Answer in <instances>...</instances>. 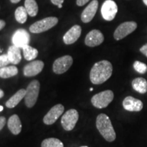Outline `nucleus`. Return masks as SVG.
<instances>
[{
  "instance_id": "c756f323",
  "label": "nucleus",
  "mask_w": 147,
  "mask_h": 147,
  "mask_svg": "<svg viewBox=\"0 0 147 147\" xmlns=\"http://www.w3.org/2000/svg\"><path fill=\"white\" fill-rule=\"evenodd\" d=\"M89 0H76V4L78 6H82V5H85Z\"/></svg>"
},
{
  "instance_id": "aec40b11",
  "label": "nucleus",
  "mask_w": 147,
  "mask_h": 147,
  "mask_svg": "<svg viewBox=\"0 0 147 147\" xmlns=\"http://www.w3.org/2000/svg\"><path fill=\"white\" fill-rule=\"evenodd\" d=\"M133 89L141 94H144L147 91V81L143 78H136L134 79L131 82Z\"/></svg>"
},
{
  "instance_id": "2eb2a0df",
  "label": "nucleus",
  "mask_w": 147,
  "mask_h": 147,
  "mask_svg": "<svg viewBox=\"0 0 147 147\" xmlns=\"http://www.w3.org/2000/svg\"><path fill=\"white\" fill-rule=\"evenodd\" d=\"M97 8H98V1L97 0H93L81 14V20L84 23H89L92 21L96 14Z\"/></svg>"
},
{
  "instance_id": "4468645a",
  "label": "nucleus",
  "mask_w": 147,
  "mask_h": 147,
  "mask_svg": "<svg viewBox=\"0 0 147 147\" xmlns=\"http://www.w3.org/2000/svg\"><path fill=\"white\" fill-rule=\"evenodd\" d=\"M123 106L124 109L130 112H139L143 108V103L138 99L134 97L127 96L123 101Z\"/></svg>"
},
{
  "instance_id": "b1692460",
  "label": "nucleus",
  "mask_w": 147,
  "mask_h": 147,
  "mask_svg": "<svg viewBox=\"0 0 147 147\" xmlns=\"http://www.w3.org/2000/svg\"><path fill=\"white\" fill-rule=\"evenodd\" d=\"M27 12L25 7L20 6L16 8L15 11V18L16 21L19 23L23 24L25 23L27 19Z\"/></svg>"
},
{
  "instance_id": "9d476101",
  "label": "nucleus",
  "mask_w": 147,
  "mask_h": 147,
  "mask_svg": "<svg viewBox=\"0 0 147 147\" xmlns=\"http://www.w3.org/2000/svg\"><path fill=\"white\" fill-rule=\"evenodd\" d=\"M12 40L13 45L20 49H23L25 46L29 45L30 42V36L25 29H19L14 32Z\"/></svg>"
},
{
  "instance_id": "20e7f679",
  "label": "nucleus",
  "mask_w": 147,
  "mask_h": 147,
  "mask_svg": "<svg viewBox=\"0 0 147 147\" xmlns=\"http://www.w3.org/2000/svg\"><path fill=\"white\" fill-rule=\"evenodd\" d=\"M40 84L38 80H34L29 84L25 96V105L28 108H32L38 100Z\"/></svg>"
},
{
  "instance_id": "6e6552de",
  "label": "nucleus",
  "mask_w": 147,
  "mask_h": 147,
  "mask_svg": "<svg viewBox=\"0 0 147 147\" xmlns=\"http://www.w3.org/2000/svg\"><path fill=\"white\" fill-rule=\"evenodd\" d=\"M73 63V59L69 55H65L55 61L53 65V71L57 74L65 73Z\"/></svg>"
},
{
  "instance_id": "7ed1b4c3",
  "label": "nucleus",
  "mask_w": 147,
  "mask_h": 147,
  "mask_svg": "<svg viewBox=\"0 0 147 147\" xmlns=\"http://www.w3.org/2000/svg\"><path fill=\"white\" fill-rule=\"evenodd\" d=\"M114 93L110 90H106L97 93L91 98V103L94 107L102 109L106 108L113 102Z\"/></svg>"
},
{
  "instance_id": "9b49d317",
  "label": "nucleus",
  "mask_w": 147,
  "mask_h": 147,
  "mask_svg": "<svg viewBox=\"0 0 147 147\" xmlns=\"http://www.w3.org/2000/svg\"><path fill=\"white\" fill-rule=\"evenodd\" d=\"M64 107L62 104H57L49 110V113L45 116L43 121L45 124L50 125L56 122L62 114L63 113Z\"/></svg>"
},
{
  "instance_id": "c9c22d12",
  "label": "nucleus",
  "mask_w": 147,
  "mask_h": 147,
  "mask_svg": "<svg viewBox=\"0 0 147 147\" xmlns=\"http://www.w3.org/2000/svg\"><path fill=\"white\" fill-rule=\"evenodd\" d=\"M3 110V107L2 106H0V112H1Z\"/></svg>"
},
{
  "instance_id": "58836bf2",
  "label": "nucleus",
  "mask_w": 147,
  "mask_h": 147,
  "mask_svg": "<svg viewBox=\"0 0 147 147\" xmlns=\"http://www.w3.org/2000/svg\"><path fill=\"white\" fill-rule=\"evenodd\" d=\"M81 147H88V146H81Z\"/></svg>"
},
{
  "instance_id": "bb28decb",
  "label": "nucleus",
  "mask_w": 147,
  "mask_h": 147,
  "mask_svg": "<svg viewBox=\"0 0 147 147\" xmlns=\"http://www.w3.org/2000/svg\"><path fill=\"white\" fill-rule=\"evenodd\" d=\"M9 63H10V62L8 59V55H2L0 56V68L5 67Z\"/></svg>"
},
{
  "instance_id": "ddd939ff",
  "label": "nucleus",
  "mask_w": 147,
  "mask_h": 147,
  "mask_svg": "<svg viewBox=\"0 0 147 147\" xmlns=\"http://www.w3.org/2000/svg\"><path fill=\"white\" fill-rule=\"evenodd\" d=\"M44 66L45 64L42 61H34L24 67L23 74L27 77L36 76L42 71Z\"/></svg>"
},
{
  "instance_id": "e433bc0d",
  "label": "nucleus",
  "mask_w": 147,
  "mask_h": 147,
  "mask_svg": "<svg viewBox=\"0 0 147 147\" xmlns=\"http://www.w3.org/2000/svg\"><path fill=\"white\" fill-rule=\"evenodd\" d=\"M57 6H58V8H62V6H63V5H62V4H59V5H58Z\"/></svg>"
},
{
  "instance_id": "c85d7f7f",
  "label": "nucleus",
  "mask_w": 147,
  "mask_h": 147,
  "mask_svg": "<svg viewBox=\"0 0 147 147\" xmlns=\"http://www.w3.org/2000/svg\"><path fill=\"white\" fill-rule=\"evenodd\" d=\"M140 52L142 53L143 55H144L147 57V44L144 45V46H142V47L140 48Z\"/></svg>"
},
{
  "instance_id": "39448f33",
  "label": "nucleus",
  "mask_w": 147,
  "mask_h": 147,
  "mask_svg": "<svg viewBox=\"0 0 147 147\" xmlns=\"http://www.w3.org/2000/svg\"><path fill=\"white\" fill-rule=\"evenodd\" d=\"M58 23V18L54 16L47 17L32 24L29 27V31L34 34L45 32L55 27Z\"/></svg>"
},
{
  "instance_id": "f257e3e1",
  "label": "nucleus",
  "mask_w": 147,
  "mask_h": 147,
  "mask_svg": "<svg viewBox=\"0 0 147 147\" xmlns=\"http://www.w3.org/2000/svg\"><path fill=\"white\" fill-rule=\"evenodd\" d=\"M113 65L107 60L95 63L90 71V80L94 84H101L110 78L113 74Z\"/></svg>"
},
{
  "instance_id": "412c9836",
  "label": "nucleus",
  "mask_w": 147,
  "mask_h": 147,
  "mask_svg": "<svg viewBox=\"0 0 147 147\" xmlns=\"http://www.w3.org/2000/svg\"><path fill=\"white\" fill-rule=\"evenodd\" d=\"M18 72L17 67L12 65L8 67H3L0 68V77L2 78H8L17 75Z\"/></svg>"
},
{
  "instance_id": "1a4fd4ad",
  "label": "nucleus",
  "mask_w": 147,
  "mask_h": 147,
  "mask_svg": "<svg viewBox=\"0 0 147 147\" xmlns=\"http://www.w3.org/2000/svg\"><path fill=\"white\" fill-rule=\"evenodd\" d=\"M118 12L117 3L113 0H106L103 3L101 12L102 17L107 21H113Z\"/></svg>"
},
{
  "instance_id": "393cba45",
  "label": "nucleus",
  "mask_w": 147,
  "mask_h": 147,
  "mask_svg": "<svg viewBox=\"0 0 147 147\" xmlns=\"http://www.w3.org/2000/svg\"><path fill=\"white\" fill-rule=\"evenodd\" d=\"M42 147H63V144L57 138H47L43 140L41 144Z\"/></svg>"
},
{
  "instance_id": "7c9ffc66",
  "label": "nucleus",
  "mask_w": 147,
  "mask_h": 147,
  "mask_svg": "<svg viewBox=\"0 0 147 147\" xmlns=\"http://www.w3.org/2000/svg\"><path fill=\"white\" fill-rule=\"evenodd\" d=\"M51 1L54 5H58L59 4H62L63 3L64 0H51Z\"/></svg>"
},
{
  "instance_id": "0eeeda50",
  "label": "nucleus",
  "mask_w": 147,
  "mask_h": 147,
  "mask_svg": "<svg viewBox=\"0 0 147 147\" xmlns=\"http://www.w3.org/2000/svg\"><path fill=\"white\" fill-rule=\"evenodd\" d=\"M137 28V23L134 21L125 22L121 24L116 29L114 33V38L116 40H121L131 34Z\"/></svg>"
},
{
  "instance_id": "dca6fc26",
  "label": "nucleus",
  "mask_w": 147,
  "mask_h": 147,
  "mask_svg": "<svg viewBox=\"0 0 147 147\" xmlns=\"http://www.w3.org/2000/svg\"><path fill=\"white\" fill-rule=\"evenodd\" d=\"M82 29L79 25H74L69 29L65 34L63 36V40L65 45H71V44L76 42L80 35H81Z\"/></svg>"
},
{
  "instance_id": "a878e982",
  "label": "nucleus",
  "mask_w": 147,
  "mask_h": 147,
  "mask_svg": "<svg viewBox=\"0 0 147 147\" xmlns=\"http://www.w3.org/2000/svg\"><path fill=\"white\" fill-rule=\"evenodd\" d=\"M134 68L137 72L144 74L147 71V65L144 63L136 61L134 63Z\"/></svg>"
},
{
  "instance_id": "cd10ccee",
  "label": "nucleus",
  "mask_w": 147,
  "mask_h": 147,
  "mask_svg": "<svg viewBox=\"0 0 147 147\" xmlns=\"http://www.w3.org/2000/svg\"><path fill=\"white\" fill-rule=\"evenodd\" d=\"M6 123V119L4 117H0V131L2 129Z\"/></svg>"
},
{
  "instance_id": "72a5a7b5",
  "label": "nucleus",
  "mask_w": 147,
  "mask_h": 147,
  "mask_svg": "<svg viewBox=\"0 0 147 147\" xmlns=\"http://www.w3.org/2000/svg\"><path fill=\"white\" fill-rule=\"evenodd\" d=\"M10 1L12 3H17L19 2V1H21V0H10Z\"/></svg>"
},
{
  "instance_id": "2f4dec72",
  "label": "nucleus",
  "mask_w": 147,
  "mask_h": 147,
  "mask_svg": "<svg viewBox=\"0 0 147 147\" xmlns=\"http://www.w3.org/2000/svg\"><path fill=\"white\" fill-rule=\"evenodd\" d=\"M5 23L4 21H3V20H0V30H1V29H3V27H5Z\"/></svg>"
},
{
  "instance_id": "4be33fe9",
  "label": "nucleus",
  "mask_w": 147,
  "mask_h": 147,
  "mask_svg": "<svg viewBox=\"0 0 147 147\" xmlns=\"http://www.w3.org/2000/svg\"><path fill=\"white\" fill-rule=\"evenodd\" d=\"M25 8L28 15L35 16L38 12V6L35 0H25Z\"/></svg>"
},
{
  "instance_id": "f3484780",
  "label": "nucleus",
  "mask_w": 147,
  "mask_h": 147,
  "mask_svg": "<svg viewBox=\"0 0 147 147\" xmlns=\"http://www.w3.org/2000/svg\"><path fill=\"white\" fill-rule=\"evenodd\" d=\"M8 127L10 131L14 135H18L21 133L22 125L21 120H20L18 115H13L11 116L8 121Z\"/></svg>"
},
{
  "instance_id": "4c0bfd02",
  "label": "nucleus",
  "mask_w": 147,
  "mask_h": 147,
  "mask_svg": "<svg viewBox=\"0 0 147 147\" xmlns=\"http://www.w3.org/2000/svg\"><path fill=\"white\" fill-rule=\"evenodd\" d=\"M89 90H90V91H93V88H91V89H90Z\"/></svg>"
},
{
  "instance_id": "f704fd0d",
  "label": "nucleus",
  "mask_w": 147,
  "mask_h": 147,
  "mask_svg": "<svg viewBox=\"0 0 147 147\" xmlns=\"http://www.w3.org/2000/svg\"><path fill=\"white\" fill-rule=\"evenodd\" d=\"M143 2H144V4L147 6V0H143Z\"/></svg>"
},
{
  "instance_id": "f03ea898",
  "label": "nucleus",
  "mask_w": 147,
  "mask_h": 147,
  "mask_svg": "<svg viewBox=\"0 0 147 147\" xmlns=\"http://www.w3.org/2000/svg\"><path fill=\"white\" fill-rule=\"evenodd\" d=\"M96 127L103 138L108 142H113L116 139V133L111 121L105 114H100L96 119Z\"/></svg>"
},
{
  "instance_id": "5701e85b",
  "label": "nucleus",
  "mask_w": 147,
  "mask_h": 147,
  "mask_svg": "<svg viewBox=\"0 0 147 147\" xmlns=\"http://www.w3.org/2000/svg\"><path fill=\"white\" fill-rule=\"evenodd\" d=\"M24 57L27 61L35 59L38 55V51L36 49H34L29 45H27L23 48Z\"/></svg>"
},
{
  "instance_id": "f8f14e48",
  "label": "nucleus",
  "mask_w": 147,
  "mask_h": 147,
  "mask_svg": "<svg viewBox=\"0 0 147 147\" xmlns=\"http://www.w3.org/2000/svg\"><path fill=\"white\" fill-rule=\"evenodd\" d=\"M104 40V35L100 30L94 29L89 32L85 38V45L89 47H95L100 45Z\"/></svg>"
},
{
  "instance_id": "6ab92c4d",
  "label": "nucleus",
  "mask_w": 147,
  "mask_h": 147,
  "mask_svg": "<svg viewBox=\"0 0 147 147\" xmlns=\"http://www.w3.org/2000/svg\"><path fill=\"white\" fill-rule=\"evenodd\" d=\"M7 55H8L10 63L16 65V64L19 63L21 61V49L16 47V46H10L8 50V54Z\"/></svg>"
},
{
  "instance_id": "473e14b6",
  "label": "nucleus",
  "mask_w": 147,
  "mask_h": 147,
  "mask_svg": "<svg viewBox=\"0 0 147 147\" xmlns=\"http://www.w3.org/2000/svg\"><path fill=\"white\" fill-rule=\"evenodd\" d=\"M3 95H4V92H3L2 90L0 89V99L2 98L3 97Z\"/></svg>"
},
{
  "instance_id": "a211bd4d",
  "label": "nucleus",
  "mask_w": 147,
  "mask_h": 147,
  "mask_svg": "<svg viewBox=\"0 0 147 147\" xmlns=\"http://www.w3.org/2000/svg\"><path fill=\"white\" fill-rule=\"evenodd\" d=\"M26 94V90L20 89L16 92L14 95H12L5 103V106L8 108H13L18 104L25 97Z\"/></svg>"
},
{
  "instance_id": "423d86ee",
  "label": "nucleus",
  "mask_w": 147,
  "mask_h": 147,
  "mask_svg": "<svg viewBox=\"0 0 147 147\" xmlns=\"http://www.w3.org/2000/svg\"><path fill=\"white\" fill-rule=\"evenodd\" d=\"M78 113L76 110L70 109L64 114L61 118V125L66 131H71L74 128L78 120Z\"/></svg>"
}]
</instances>
